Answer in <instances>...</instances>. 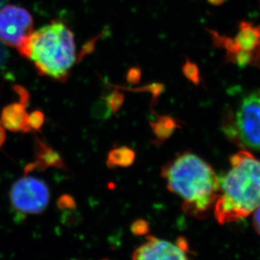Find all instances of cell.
Instances as JSON below:
<instances>
[{
	"label": "cell",
	"mask_w": 260,
	"mask_h": 260,
	"mask_svg": "<svg viewBox=\"0 0 260 260\" xmlns=\"http://www.w3.org/2000/svg\"><path fill=\"white\" fill-rule=\"evenodd\" d=\"M161 177L168 190L183 200V210L193 217H204L214 208L220 193V180L212 167L193 153H182L167 163Z\"/></svg>",
	"instance_id": "1"
},
{
	"label": "cell",
	"mask_w": 260,
	"mask_h": 260,
	"mask_svg": "<svg viewBox=\"0 0 260 260\" xmlns=\"http://www.w3.org/2000/svg\"><path fill=\"white\" fill-rule=\"evenodd\" d=\"M231 168L220 180L213 208L218 223L225 225L248 217L260 205V160L248 150L230 157Z\"/></svg>",
	"instance_id": "2"
},
{
	"label": "cell",
	"mask_w": 260,
	"mask_h": 260,
	"mask_svg": "<svg viewBox=\"0 0 260 260\" xmlns=\"http://www.w3.org/2000/svg\"><path fill=\"white\" fill-rule=\"evenodd\" d=\"M17 50L20 55L32 61L39 75L60 82L67 80L76 57L74 34L58 20L32 31Z\"/></svg>",
	"instance_id": "3"
},
{
	"label": "cell",
	"mask_w": 260,
	"mask_h": 260,
	"mask_svg": "<svg viewBox=\"0 0 260 260\" xmlns=\"http://www.w3.org/2000/svg\"><path fill=\"white\" fill-rule=\"evenodd\" d=\"M233 123H225V133L233 141L260 150V90L243 98Z\"/></svg>",
	"instance_id": "4"
},
{
	"label": "cell",
	"mask_w": 260,
	"mask_h": 260,
	"mask_svg": "<svg viewBox=\"0 0 260 260\" xmlns=\"http://www.w3.org/2000/svg\"><path fill=\"white\" fill-rule=\"evenodd\" d=\"M210 32L214 42L225 48L226 60L240 68L260 64V25L248 21L241 22L234 39L219 35L213 30Z\"/></svg>",
	"instance_id": "5"
},
{
	"label": "cell",
	"mask_w": 260,
	"mask_h": 260,
	"mask_svg": "<svg viewBox=\"0 0 260 260\" xmlns=\"http://www.w3.org/2000/svg\"><path fill=\"white\" fill-rule=\"evenodd\" d=\"M10 200L14 209L19 212L38 215L48 207L50 192L43 180L25 176L13 184Z\"/></svg>",
	"instance_id": "6"
},
{
	"label": "cell",
	"mask_w": 260,
	"mask_h": 260,
	"mask_svg": "<svg viewBox=\"0 0 260 260\" xmlns=\"http://www.w3.org/2000/svg\"><path fill=\"white\" fill-rule=\"evenodd\" d=\"M33 18L25 8L7 5L0 8V42L17 48L33 30Z\"/></svg>",
	"instance_id": "7"
},
{
	"label": "cell",
	"mask_w": 260,
	"mask_h": 260,
	"mask_svg": "<svg viewBox=\"0 0 260 260\" xmlns=\"http://www.w3.org/2000/svg\"><path fill=\"white\" fill-rule=\"evenodd\" d=\"M132 260H191L183 245L146 237V242L134 252Z\"/></svg>",
	"instance_id": "8"
},
{
	"label": "cell",
	"mask_w": 260,
	"mask_h": 260,
	"mask_svg": "<svg viewBox=\"0 0 260 260\" xmlns=\"http://www.w3.org/2000/svg\"><path fill=\"white\" fill-rule=\"evenodd\" d=\"M35 156V160L25 167V174L34 170L44 171L49 168L61 170L67 169L62 156L50 145L38 138H36Z\"/></svg>",
	"instance_id": "9"
},
{
	"label": "cell",
	"mask_w": 260,
	"mask_h": 260,
	"mask_svg": "<svg viewBox=\"0 0 260 260\" xmlns=\"http://www.w3.org/2000/svg\"><path fill=\"white\" fill-rule=\"evenodd\" d=\"M28 114L22 103H12L6 106L1 113L3 127L12 132H29Z\"/></svg>",
	"instance_id": "10"
},
{
	"label": "cell",
	"mask_w": 260,
	"mask_h": 260,
	"mask_svg": "<svg viewBox=\"0 0 260 260\" xmlns=\"http://www.w3.org/2000/svg\"><path fill=\"white\" fill-rule=\"evenodd\" d=\"M135 152L127 146L114 148L108 153L107 165L108 168H128L135 160Z\"/></svg>",
	"instance_id": "11"
},
{
	"label": "cell",
	"mask_w": 260,
	"mask_h": 260,
	"mask_svg": "<svg viewBox=\"0 0 260 260\" xmlns=\"http://www.w3.org/2000/svg\"><path fill=\"white\" fill-rule=\"evenodd\" d=\"M150 125L155 137L160 142H163L170 137L178 127L177 121L170 116H160L155 122H151Z\"/></svg>",
	"instance_id": "12"
},
{
	"label": "cell",
	"mask_w": 260,
	"mask_h": 260,
	"mask_svg": "<svg viewBox=\"0 0 260 260\" xmlns=\"http://www.w3.org/2000/svg\"><path fill=\"white\" fill-rule=\"evenodd\" d=\"M183 75L188 79L189 81L193 83L194 85H199L201 82V78H200V70L196 63L187 60L183 67Z\"/></svg>",
	"instance_id": "13"
},
{
	"label": "cell",
	"mask_w": 260,
	"mask_h": 260,
	"mask_svg": "<svg viewBox=\"0 0 260 260\" xmlns=\"http://www.w3.org/2000/svg\"><path fill=\"white\" fill-rule=\"evenodd\" d=\"M45 122V115L43 112L36 110L28 116V128L30 130H39Z\"/></svg>",
	"instance_id": "14"
},
{
	"label": "cell",
	"mask_w": 260,
	"mask_h": 260,
	"mask_svg": "<svg viewBox=\"0 0 260 260\" xmlns=\"http://www.w3.org/2000/svg\"><path fill=\"white\" fill-rule=\"evenodd\" d=\"M106 102L108 103L111 111L113 113H117L121 107L123 106V100H124V95L122 93L118 92L117 90H114L108 95L107 98H104Z\"/></svg>",
	"instance_id": "15"
},
{
	"label": "cell",
	"mask_w": 260,
	"mask_h": 260,
	"mask_svg": "<svg viewBox=\"0 0 260 260\" xmlns=\"http://www.w3.org/2000/svg\"><path fill=\"white\" fill-rule=\"evenodd\" d=\"M131 232L136 236L146 235L150 232V225L146 220L139 219L133 223Z\"/></svg>",
	"instance_id": "16"
},
{
	"label": "cell",
	"mask_w": 260,
	"mask_h": 260,
	"mask_svg": "<svg viewBox=\"0 0 260 260\" xmlns=\"http://www.w3.org/2000/svg\"><path fill=\"white\" fill-rule=\"evenodd\" d=\"M111 111L108 103L106 102L105 99H103V102H99V103L95 104V108H94V115L96 118H107L108 116L110 115Z\"/></svg>",
	"instance_id": "17"
},
{
	"label": "cell",
	"mask_w": 260,
	"mask_h": 260,
	"mask_svg": "<svg viewBox=\"0 0 260 260\" xmlns=\"http://www.w3.org/2000/svg\"><path fill=\"white\" fill-rule=\"evenodd\" d=\"M58 205L60 209H71L75 207V201L70 195H63L58 200Z\"/></svg>",
	"instance_id": "18"
},
{
	"label": "cell",
	"mask_w": 260,
	"mask_h": 260,
	"mask_svg": "<svg viewBox=\"0 0 260 260\" xmlns=\"http://www.w3.org/2000/svg\"><path fill=\"white\" fill-rule=\"evenodd\" d=\"M14 89L17 92L18 95H20V103H22L23 105L26 107L28 101H29V95H28L27 90H25V88H23L22 86H20V85H15Z\"/></svg>",
	"instance_id": "19"
},
{
	"label": "cell",
	"mask_w": 260,
	"mask_h": 260,
	"mask_svg": "<svg viewBox=\"0 0 260 260\" xmlns=\"http://www.w3.org/2000/svg\"><path fill=\"white\" fill-rule=\"evenodd\" d=\"M253 228L260 236V205L253 212Z\"/></svg>",
	"instance_id": "20"
},
{
	"label": "cell",
	"mask_w": 260,
	"mask_h": 260,
	"mask_svg": "<svg viewBox=\"0 0 260 260\" xmlns=\"http://www.w3.org/2000/svg\"><path fill=\"white\" fill-rule=\"evenodd\" d=\"M140 75H141L140 70H139V69H135V68H134V69H132V70H130L129 72H128V81L131 83L138 82V81L140 80Z\"/></svg>",
	"instance_id": "21"
},
{
	"label": "cell",
	"mask_w": 260,
	"mask_h": 260,
	"mask_svg": "<svg viewBox=\"0 0 260 260\" xmlns=\"http://www.w3.org/2000/svg\"><path fill=\"white\" fill-rule=\"evenodd\" d=\"M5 139H6V135H5V129L2 126L0 125V147L5 142Z\"/></svg>",
	"instance_id": "22"
},
{
	"label": "cell",
	"mask_w": 260,
	"mask_h": 260,
	"mask_svg": "<svg viewBox=\"0 0 260 260\" xmlns=\"http://www.w3.org/2000/svg\"><path fill=\"white\" fill-rule=\"evenodd\" d=\"M225 0H208V2L213 5H222L223 3L225 2Z\"/></svg>",
	"instance_id": "23"
},
{
	"label": "cell",
	"mask_w": 260,
	"mask_h": 260,
	"mask_svg": "<svg viewBox=\"0 0 260 260\" xmlns=\"http://www.w3.org/2000/svg\"><path fill=\"white\" fill-rule=\"evenodd\" d=\"M6 1H7V0H0V8H2V6H4Z\"/></svg>",
	"instance_id": "24"
},
{
	"label": "cell",
	"mask_w": 260,
	"mask_h": 260,
	"mask_svg": "<svg viewBox=\"0 0 260 260\" xmlns=\"http://www.w3.org/2000/svg\"><path fill=\"white\" fill-rule=\"evenodd\" d=\"M73 260H75V259H73Z\"/></svg>",
	"instance_id": "25"
}]
</instances>
